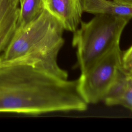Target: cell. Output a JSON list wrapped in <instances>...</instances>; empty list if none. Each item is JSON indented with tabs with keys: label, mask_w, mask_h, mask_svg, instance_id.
I'll use <instances>...</instances> for the list:
<instances>
[{
	"label": "cell",
	"mask_w": 132,
	"mask_h": 132,
	"mask_svg": "<svg viewBox=\"0 0 132 132\" xmlns=\"http://www.w3.org/2000/svg\"><path fill=\"white\" fill-rule=\"evenodd\" d=\"M45 9L62 24L64 30L74 32L81 22V0H44Z\"/></svg>",
	"instance_id": "5"
},
{
	"label": "cell",
	"mask_w": 132,
	"mask_h": 132,
	"mask_svg": "<svg viewBox=\"0 0 132 132\" xmlns=\"http://www.w3.org/2000/svg\"><path fill=\"white\" fill-rule=\"evenodd\" d=\"M20 0H0V55L7 47L17 27Z\"/></svg>",
	"instance_id": "6"
},
{
	"label": "cell",
	"mask_w": 132,
	"mask_h": 132,
	"mask_svg": "<svg viewBox=\"0 0 132 132\" xmlns=\"http://www.w3.org/2000/svg\"><path fill=\"white\" fill-rule=\"evenodd\" d=\"M121 67L126 75L132 77V45L127 50L122 52Z\"/></svg>",
	"instance_id": "10"
},
{
	"label": "cell",
	"mask_w": 132,
	"mask_h": 132,
	"mask_svg": "<svg viewBox=\"0 0 132 132\" xmlns=\"http://www.w3.org/2000/svg\"><path fill=\"white\" fill-rule=\"evenodd\" d=\"M122 54L119 43L81 73L79 91L88 104L103 100L121 67Z\"/></svg>",
	"instance_id": "4"
},
{
	"label": "cell",
	"mask_w": 132,
	"mask_h": 132,
	"mask_svg": "<svg viewBox=\"0 0 132 132\" xmlns=\"http://www.w3.org/2000/svg\"><path fill=\"white\" fill-rule=\"evenodd\" d=\"M113 1H114L117 2H118L123 4L132 6V0H113Z\"/></svg>",
	"instance_id": "11"
},
{
	"label": "cell",
	"mask_w": 132,
	"mask_h": 132,
	"mask_svg": "<svg viewBox=\"0 0 132 132\" xmlns=\"http://www.w3.org/2000/svg\"><path fill=\"white\" fill-rule=\"evenodd\" d=\"M64 30L61 23L45 9L35 21L16 28L9 45L1 55L6 60L27 58L39 61L54 74L68 79V73L57 63L58 53L64 42Z\"/></svg>",
	"instance_id": "2"
},
{
	"label": "cell",
	"mask_w": 132,
	"mask_h": 132,
	"mask_svg": "<svg viewBox=\"0 0 132 132\" xmlns=\"http://www.w3.org/2000/svg\"><path fill=\"white\" fill-rule=\"evenodd\" d=\"M131 18L108 14H96L73 33L72 45L77 48L81 73L120 43L122 33Z\"/></svg>",
	"instance_id": "3"
},
{
	"label": "cell",
	"mask_w": 132,
	"mask_h": 132,
	"mask_svg": "<svg viewBox=\"0 0 132 132\" xmlns=\"http://www.w3.org/2000/svg\"><path fill=\"white\" fill-rule=\"evenodd\" d=\"M83 11L96 14H108L132 19V6L110 0H81Z\"/></svg>",
	"instance_id": "8"
},
{
	"label": "cell",
	"mask_w": 132,
	"mask_h": 132,
	"mask_svg": "<svg viewBox=\"0 0 132 132\" xmlns=\"http://www.w3.org/2000/svg\"><path fill=\"white\" fill-rule=\"evenodd\" d=\"M88 105L79 91L78 79L61 78L36 60H6L0 55V113L81 111Z\"/></svg>",
	"instance_id": "1"
},
{
	"label": "cell",
	"mask_w": 132,
	"mask_h": 132,
	"mask_svg": "<svg viewBox=\"0 0 132 132\" xmlns=\"http://www.w3.org/2000/svg\"><path fill=\"white\" fill-rule=\"evenodd\" d=\"M23 1V0H20V4L21 3H22Z\"/></svg>",
	"instance_id": "12"
},
{
	"label": "cell",
	"mask_w": 132,
	"mask_h": 132,
	"mask_svg": "<svg viewBox=\"0 0 132 132\" xmlns=\"http://www.w3.org/2000/svg\"><path fill=\"white\" fill-rule=\"evenodd\" d=\"M103 101L107 106L121 105L132 111V77L121 68Z\"/></svg>",
	"instance_id": "7"
},
{
	"label": "cell",
	"mask_w": 132,
	"mask_h": 132,
	"mask_svg": "<svg viewBox=\"0 0 132 132\" xmlns=\"http://www.w3.org/2000/svg\"><path fill=\"white\" fill-rule=\"evenodd\" d=\"M20 6L16 28L24 27L31 23L45 9L44 0H23Z\"/></svg>",
	"instance_id": "9"
}]
</instances>
